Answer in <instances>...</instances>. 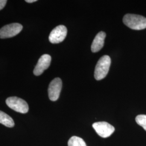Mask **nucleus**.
Segmentation results:
<instances>
[{"label": "nucleus", "instance_id": "9", "mask_svg": "<svg viewBox=\"0 0 146 146\" xmlns=\"http://www.w3.org/2000/svg\"><path fill=\"white\" fill-rule=\"evenodd\" d=\"M106 36V33L104 31H100L96 35L94 38L91 46L92 52H98L103 48Z\"/></svg>", "mask_w": 146, "mask_h": 146}, {"label": "nucleus", "instance_id": "11", "mask_svg": "<svg viewBox=\"0 0 146 146\" xmlns=\"http://www.w3.org/2000/svg\"><path fill=\"white\" fill-rule=\"evenodd\" d=\"M68 146H87L84 140L78 136H72L68 142Z\"/></svg>", "mask_w": 146, "mask_h": 146}, {"label": "nucleus", "instance_id": "3", "mask_svg": "<svg viewBox=\"0 0 146 146\" xmlns=\"http://www.w3.org/2000/svg\"><path fill=\"white\" fill-rule=\"evenodd\" d=\"M6 104L14 110L22 114L27 113L29 110L28 104L24 100L17 97H10L6 100Z\"/></svg>", "mask_w": 146, "mask_h": 146}, {"label": "nucleus", "instance_id": "2", "mask_svg": "<svg viewBox=\"0 0 146 146\" xmlns=\"http://www.w3.org/2000/svg\"><path fill=\"white\" fill-rule=\"evenodd\" d=\"M110 64L111 59L108 55H104L100 58L94 72V77L96 80H101L107 76L110 70Z\"/></svg>", "mask_w": 146, "mask_h": 146}, {"label": "nucleus", "instance_id": "8", "mask_svg": "<svg viewBox=\"0 0 146 146\" xmlns=\"http://www.w3.org/2000/svg\"><path fill=\"white\" fill-rule=\"evenodd\" d=\"M51 60L52 58L48 54H44L41 56L34 69V74L36 76L41 75L45 70L49 68L51 63Z\"/></svg>", "mask_w": 146, "mask_h": 146}, {"label": "nucleus", "instance_id": "6", "mask_svg": "<svg viewBox=\"0 0 146 146\" xmlns=\"http://www.w3.org/2000/svg\"><path fill=\"white\" fill-rule=\"evenodd\" d=\"M67 34V29L63 25H60L55 27L51 31L49 40L52 43H59L65 39Z\"/></svg>", "mask_w": 146, "mask_h": 146}, {"label": "nucleus", "instance_id": "1", "mask_svg": "<svg viewBox=\"0 0 146 146\" xmlns=\"http://www.w3.org/2000/svg\"><path fill=\"white\" fill-rule=\"evenodd\" d=\"M123 22L126 26L134 30H142L146 28V18L142 16L128 14L124 16Z\"/></svg>", "mask_w": 146, "mask_h": 146}, {"label": "nucleus", "instance_id": "13", "mask_svg": "<svg viewBox=\"0 0 146 146\" xmlns=\"http://www.w3.org/2000/svg\"><path fill=\"white\" fill-rule=\"evenodd\" d=\"M7 2L6 0H0V11L2 10L5 7Z\"/></svg>", "mask_w": 146, "mask_h": 146}, {"label": "nucleus", "instance_id": "10", "mask_svg": "<svg viewBox=\"0 0 146 146\" xmlns=\"http://www.w3.org/2000/svg\"><path fill=\"white\" fill-rule=\"evenodd\" d=\"M0 123L7 127L11 128L14 126V121L9 115L0 110Z\"/></svg>", "mask_w": 146, "mask_h": 146}, {"label": "nucleus", "instance_id": "4", "mask_svg": "<svg viewBox=\"0 0 146 146\" xmlns=\"http://www.w3.org/2000/svg\"><path fill=\"white\" fill-rule=\"evenodd\" d=\"M22 28L21 24L17 23L7 25L0 29V38H7L15 36L21 32Z\"/></svg>", "mask_w": 146, "mask_h": 146}, {"label": "nucleus", "instance_id": "12", "mask_svg": "<svg viewBox=\"0 0 146 146\" xmlns=\"http://www.w3.org/2000/svg\"><path fill=\"white\" fill-rule=\"evenodd\" d=\"M135 120L136 123L146 131V115H137Z\"/></svg>", "mask_w": 146, "mask_h": 146}, {"label": "nucleus", "instance_id": "5", "mask_svg": "<svg viewBox=\"0 0 146 146\" xmlns=\"http://www.w3.org/2000/svg\"><path fill=\"white\" fill-rule=\"evenodd\" d=\"M93 127L98 134L104 138L108 137L115 131V128L106 122H98L93 124Z\"/></svg>", "mask_w": 146, "mask_h": 146}, {"label": "nucleus", "instance_id": "14", "mask_svg": "<svg viewBox=\"0 0 146 146\" xmlns=\"http://www.w3.org/2000/svg\"><path fill=\"white\" fill-rule=\"evenodd\" d=\"M36 0H26V2L28 3H33V2H36Z\"/></svg>", "mask_w": 146, "mask_h": 146}, {"label": "nucleus", "instance_id": "7", "mask_svg": "<svg viewBox=\"0 0 146 146\" xmlns=\"http://www.w3.org/2000/svg\"><path fill=\"white\" fill-rule=\"evenodd\" d=\"M62 86V81L58 78H54L51 81L48 87V96L51 101L58 100L61 91Z\"/></svg>", "mask_w": 146, "mask_h": 146}]
</instances>
